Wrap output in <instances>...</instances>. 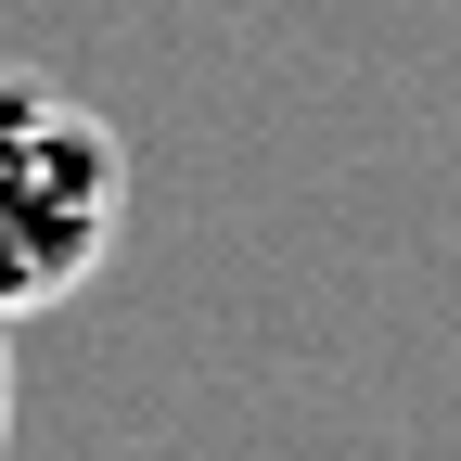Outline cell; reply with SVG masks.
Masks as SVG:
<instances>
[{"instance_id":"obj_1","label":"cell","mask_w":461,"mask_h":461,"mask_svg":"<svg viewBox=\"0 0 461 461\" xmlns=\"http://www.w3.org/2000/svg\"><path fill=\"white\" fill-rule=\"evenodd\" d=\"M115 218H129V154H115V129L65 77L0 65V321L65 308L115 257Z\"/></svg>"},{"instance_id":"obj_2","label":"cell","mask_w":461,"mask_h":461,"mask_svg":"<svg viewBox=\"0 0 461 461\" xmlns=\"http://www.w3.org/2000/svg\"><path fill=\"white\" fill-rule=\"evenodd\" d=\"M0 333H14V321H0ZM0 436H14V359H0Z\"/></svg>"}]
</instances>
